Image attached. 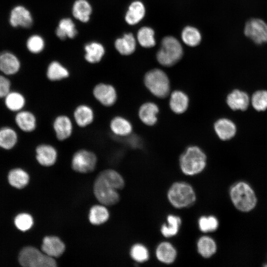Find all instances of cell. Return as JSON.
I'll return each instance as SVG.
<instances>
[{
    "label": "cell",
    "mask_w": 267,
    "mask_h": 267,
    "mask_svg": "<svg viewBox=\"0 0 267 267\" xmlns=\"http://www.w3.org/2000/svg\"><path fill=\"white\" fill-rule=\"evenodd\" d=\"M14 223L18 229L21 231H26L31 228L33 224L32 216L27 213H21L15 218Z\"/></svg>",
    "instance_id": "obj_43"
},
{
    "label": "cell",
    "mask_w": 267,
    "mask_h": 267,
    "mask_svg": "<svg viewBox=\"0 0 267 267\" xmlns=\"http://www.w3.org/2000/svg\"><path fill=\"white\" fill-rule=\"evenodd\" d=\"M4 98L5 106L12 112L23 110L26 104L25 96L19 91H10Z\"/></svg>",
    "instance_id": "obj_27"
},
{
    "label": "cell",
    "mask_w": 267,
    "mask_h": 267,
    "mask_svg": "<svg viewBox=\"0 0 267 267\" xmlns=\"http://www.w3.org/2000/svg\"><path fill=\"white\" fill-rule=\"evenodd\" d=\"M97 163V157L92 151L87 148H80L73 154L71 166L76 172L88 173L92 172Z\"/></svg>",
    "instance_id": "obj_8"
},
{
    "label": "cell",
    "mask_w": 267,
    "mask_h": 267,
    "mask_svg": "<svg viewBox=\"0 0 267 267\" xmlns=\"http://www.w3.org/2000/svg\"><path fill=\"white\" fill-rule=\"evenodd\" d=\"M21 67L20 60L13 53L3 51L0 53V71L5 75H13Z\"/></svg>",
    "instance_id": "obj_17"
},
{
    "label": "cell",
    "mask_w": 267,
    "mask_h": 267,
    "mask_svg": "<svg viewBox=\"0 0 267 267\" xmlns=\"http://www.w3.org/2000/svg\"><path fill=\"white\" fill-rule=\"evenodd\" d=\"M108 126L110 132L114 135L120 137L129 136L133 130L131 122L121 115L112 117L109 121Z\"/></svg>",
    "instance_id": "obj_14"
},
{
    "label": "cell",
    "mask_w": 267,
    "mask_h": 267,
    "mask_svg": "<svg viewBox=\"0 0 267 267\" xmlns=\"http://www.w3.org/2000/svg\"><path fill=\"white\" fill-rule=\"evenodd\" d=\"M19 262L20 265L27 267H54L56 263L54 259L37 248L28 246L20 252Z\"/></svg>",
    "instance_id": "obj_6"
},
{
    "label": "cell",
    "mask_w": 267,
    "mask_h": 267,
    "mask_svg": "<svg viewBox=\"0 0 267 267\" xmlns=\"http://www.w3.org/2000/svg\"><path fill=\"white\" fill-rule=\"evenodd\" d=\"M137 38L139 44L144 47H151L155 44L154 32L151 28H140L137 32Z\"/></svg>",
    "instance_id": "obj_38"
},
{
    "label": "cell",
    "mask_w": 267,
    "mask_h": 267,
    "mask_svg": "<svg viewBox=\"0 0 267 267\" xmlns=\"http://www.w3.org/2000/svg\"><path fill=\"white\" fill-rule=\"evenodd\" d=\"M10 185L17 188H22L28 183L29 177L26 172L20 168L11 170L8 175Z\"/></svg>",
    "instance_id": "obj_33"
},
{
    "label": "cell",
    "mask_w": 267,
    "mask_h": 267,
    "mask_svg": "<svg viewBox=\"0 0 267 267\" xmlns=\"http://www.w3.org/2000/svg\"><path fill=\"white\" fill-rule=\"evenodd\" d=\"M227 105L232 110H246L249 103L248 95L244 92L235 89L227 97Z\"/></svg>",
    "instance_id": "obj_23"
},
{
    "label": "cell",
    "mask_w": 267,
    "mask_h": 267,
    "mask_svg": "<svg viewBox=\"0 0 267 267\" xmlns=\"http://www.w3.org/2000/svg\"><path fill=\"white\" fill-rule=\"evenodd\" d=\"M85 50V59L91 64L100 62L105 54L104 46L98 42H91L86 44Z\"/></svg>",
    "instance_id": "obj_24"
},
{
    "label": "cell",
    "mask_w": 267,
    "mask_h": 267,
    "mask_svg": "<svg viewBox=\"0 0 267 267\" xmlns=\"http://www.w3.org/2000/svg\"><path fill=\"white\" fill-rule=\"evenodd\" d=\"M18 139L17 133L12 128L4 127L0 128V148L10 150L16 145Z\"/></svg>",
    "instance_id": "obj_30"
},
{
    "label": "cell",
    "mask_w": 267,
    "mask_h": 267,
    "mask_svg": "<svg viewBox=\"0 0 267 267\" xmlns=\"http://www.w3.org/2000/svg\"><path fill=\"white\" fill-rule=\"evenodd\" d=\"M44 41L43 38L38 35L30 36L26 43V46L28 50L34 54L41 52L44 47Z\"/></svg>",
    "instance_id": "obj_41"
},
{
    "label": "cell",
    "mask_w": 267,
    "mask_h": 267,
    "mask_svg": "<svg viewBox=\"0 0 267 267\" xmlns=\"http://www.w3.org/2000/svg\"><path fill=\"white\" fill-rule=\"evenodd\" d=\"M244 33L257 44L267 43V23L260 18H251L245 24Z\"/></svg>",
    "instance_id": "obj_11"
},
{
    "label": "cell",
    "mask_w": 267,
    "mask_h": 267,
    "mask_svg": "<svg viewBox=\"0 0 267 267\" xmlns=\"http://www.w3.org/2000/svg\"><path fill=\"white\" fill-rule=\"evenodd\" d=\"M65 249L64 243L56 236H46L43 239L42 251L50 257L53 258L60 256Z\"/></svg>",
    "instance_id": "obj_19"
},
{
    "label": "cell",
    "mask_w": 267,
    "mask_h": 267,
    "mask_svg": "<svg viewBox=\"0 0 267 267\" xmlns=\"http://www.w3.org/2000/svg\"><path fill=\"white\" fill-rule=\"evenodd\" d=\"M109 217V212L105 206L95 205L90 210L89 220L91 223L98 225L105 222Z\"/></svg>",
    "instance_id": "obj_36"
},
{
    "label": "cell",
    "mask_w": 267,
    "mask_h": 267,
    "mask_svg": "<svg viewBox=\"0 0 267 267\" xmlns=\"http://www.w3.org/2000/svg\"><path fill=\"white\" fill-rule=\"evenodd\" d=\"M33 18L30 12L24 6L17 5L10 12L9 22L14 27H31L33 24Z\"/></svg>",
    "instance_id": "obj_15"
},
{
    "label": "cell",
    "mask_w": 267,
    "mask_h": 267,
    "mask_svg": "<svg viewBox=\"0 0 267 267\" xmlns=\"http://www.w3.org/2000/svg\"><path fill=\"white\" fill-rule=\"evenodd\" d=\"M130 255L132 259L137 263H144L149 259V252L147 248L141 244H135L131 248Z\"/></svg>",
    "instance_id": "obj_39"
},
{
    "label": "cell",
    "mask_w": 267,
    "mask_h": 267,
    "mask_svg": "<svg viewBox=\"0 0 267 267\" xmlns=\"http://www.w3.org/2000/svg\"><path fill=\"white\" fill-rule=\"evenodd\" d=\"M252 104L257 111H264L267 109V91L259 90L255 92L252 97Z\"/></svg>",
    "instance_id": "obj_42"
},
{
    "label": "cell",
    "mask_w": 267,
    "mask_h": 267,
    "mask_svg": "<svg viewBox=\"0 0 267 267\" xmlns=\"http://www.w3.org/2000/svg\"><path fill=\"white\" fill-rule=\"evenodd\" d=\"M93 191L96 199L104 205H113L119 200L117 190L99 176L94 182Z\"/></svg>",
    "instance_id": "obj_10"
},
{
    "label": "cell",
    "mask_w": 267,
    "mask_h": 267,
    "mask_svg": "<svg viewBox=\"0 0 267 267\" xmlns=\"http://www.w3.org/2000/svg\"><path fill=\"white\" fill-rule=\"evenodd\" d=\"M229 193L233 204L241 211H250L256 205L257 198L253 190L244 182H239L233 185Z\"/></svg>",
    "instance_id": "obj_3"
},
{
    "label": "cell",
    "mask_w": 267,
    "mask_h": 267,
    "mask_svg": "<svg viewBox=\"0 0 267 267\" xmlns=\"http://www.w3.org/2000/svg\"><path fill=\"white\" fill-rule=\"evenodd\" d=\"M189 98L183 91L176 90L171 94L169 106L171 110L177 114L185 112L188 107Z\"/></svg>",
    "instance_id": "obj_21"
},
{
    "label": "cell",
    "mask_w": 267,
    "mask_h": 267,
    "mask_svg": "<svg viewBox=\"0 0 267 267\" xmlns=\"http://www.w3.org/2000/svg\"><path fill=\"white\" fill-rule=\"evenodd\" d=\"M36 159L44 167H50L55 164L58 158V150L52 144L42 142L35 148Z\"/></svg>",
    "instance_id": "obj_13"
},
{
    "label": "cell",
    "mask_w": 267,
    "mask_h": 267,
    "mask_svg": "<svg viewBox=\"0 0 267 267\" xmlns=\"http://www.w3.org/2000/svg\"><path fill=\"white\" fill-rule=\"evenodd\" d=\"M198 226L202 232H212L218 228L219 222L214 216H202L198 220Z\"/></svg>",
    "instance_id": "obj_40"
},
{
    "label": "cell",
    "mask_w": 267,
    "mask_h": 267,
    "mask_svg": "<svg viewBox=\"0 0 267 267\" xmlns=\"http://www.w3.org/2000/svg\"><path fill=\"white\" fill-rule=\"evenodd\" d=\"M116 190L122 189L125 185L124 180L122 176L117 171L112 169H106L101 172L98 175Z\"/></svg>",
    "instance_id": "obj_34"
},
{
    "label": "cell",
    "mask_w": 267,
    "mask_h": 267,
    "mask_svg": "<svg viewBox=\"0 0 267 267\" xmlns=\"http://www.w3.org/2000/svg\"><path fill=\"white\" fill-rule=\"evenodd\" d=\"M91 12V6L87 0H77L75 1L72 14L76 19L83 23L88 22Z\"/></svg>",
    "instance_id": "obj_29"
},
{
    "label": "cell",
    "mask_w": 267,
    "mask_h": 267,
    "mask_svg": "<svg viewBox=\"0 0 267 267\" xmlns=\"http://www.w3.org/2000/svg\"><path fill=\"white\" fill-rule=\"evenodd\" d=\"M144 83L149 91L158 98H165L170 92V84L168 77L159 69H154L146 73Z\"/></svg>",
    "instance_id": "obj_5"
},
{
    "label": "cell",
    "mask_w": 267,
    "mask_h": 267,
    "mask_svg": "<svg viewBox=\"0 0 267 267\" xmlns=\"http://www.w3.org/2000/svg\"><path fill=\"white\" fill-rule=\"evenodd\" d=\"M181 38L183 42L190 46H195L199 44L201 36L199 31L195 28L187 26L184 28L181 33Z\"/></svg>",
    "instance_id": "obj_37"
},
{
    "label": "cell",
    "mask_w": 267,
    "mask_h": 267,
    "mask_svg": "<svg viewBox=\"0 0 267 267\" xmlns=\"http://www.w3.org/2000/svg\"><path fill=\"white\" fill-rule=\"evenodd\" d=\"M116 50L122 55H129L132 54L136 47V42L132 33H127L115 42Z\"/></svg>",
    "instance_id": "obj_26"
},
{
    "label": "cell",
    "mask_w": 267,
    "mask_h": 267,
    "mask_svg": "<svg viewBox=\"0 0 267 267\" xmlns=\"http://www.w3.org/2000/svg\"><path fill=\"white\" fill-rule=\"evenodd\" d=\"M168 199L175 208H184L189 207L196 201V194L192 187L185 182L173 183L168 191Z\"/></svg>",
    "instance_id": "obj_2"
},
{
    "label": "cell",
    "mask_w": 267,
    "mask_h": 267,
    "mask_svg": "<svg viewBox=\"0 0 267 267\" xmlns=\"http://www.w3.org/2000/svg\"><path fill=\"white\" fill-rule=\"evenodd\" d=\"M207 163V157L198 146H188L179 158V166L182 172L186 175L193 176L203 171Z\"/></svg>",
    "instance_id": "obj_1"
},
{
    "label": "cell",
    "mask_w": 267,
    "mask_h": 267,
    "mask_svg": "<svg viewBox=\"0 0 267 267\" xmlns=\"http://www.w3.org/2000/svg\"><path fill=\"white\" fill-rule=\"evenodd\" d=\"M159 110L157 105L152 102L142 104L138 111L139 118L146 125L152 126L157 122Z\"/></svg>",
    "instance_id": "obj_20"
},
{
    "label": "cell",
    "mask_w": 267,
    "mask_h": 267,
    "mask_svg": "<svg viewBox=\"0 0 267 267\" xmlns=\"http://www.w3.org/2000/svg\"><path fill=\"white\" fill-rule=\"evenodd\" d=\"M11 82L5 76L0 75V98L4 97L10 91Z\"/></svg>",
    "instance_id": "obj_44"
},
{
    "label": "cell",
    "mask_w": 267,
    "mask_h": 267,
    "mask_svg": "<svg viewBox=\"0 0 267 267\" xmlns=\"http://www.w3.org/2000/svg\"><path fill=\"white\" fill-rule=\"evenodd\" d=\"M145 7L140 1H134L130 5L125 15L126 22L131 25L138 23L144 16Z\"/></svg>",
    "instance_id": "obj_28"
},
{
    "label": "cell",
    "mask_w": 267,
    "mask_h": 267,
    "mask_svg": "<svg viewBox=\"0 0 267 267\" xmlns=\"http://www.w3.org/2000/svg\"><path fill=\"white\" fill-rule=\"evenodd\" d=\"M91 94L98 103L105 108L114 106L118 99L116 88L107 82H100L95 84L91 89Z\"/></svg>",
    "instance_id": "obj_7"
},
{
    "label": "cell",
    "mask_w": 267,
    "mask_h": 267,
    "mask_svg": "<svg viewBox=\"0 0 267 267\" xmlns=\"http://www.w3.org/2000/svg\"><path fill=\"white\" fill-rule=\"evenodd\" d=\"M70 76L69 69L58 61H51L46 68L45 77L49 82H61L68 79Z\"/></svg>",
    "instance_id": "obj_18"
},
{
    "label": "cell",
    "mask_w": 267,
    "mask_h": 267,
    "mask_svg": "<svg viewBox=\"0 0 267 267\" xmlns=\"http://www.w3.org/2000/svg\"><path fill=\"white\" fill-rule=\"evenodd\" d=\"M197 247L199 254L205 258L212 257L217 250L215 241L212 238L207 236H203L198 239Z\"/></svg>",
    "instance_id": "obj_32"
},
{
    "label": "cell",
    "mask_w": 267,
    "mask_h": 267,
    "mask_svg": "<svg viewBox=\"0 0 267 267\" xmlns=\"http://www.w3.org/2000/svg\"><path fill=\"white\" fill-rule=\"evenodd\" d=\"M266 266H267V265H266Z\"/></svg>",
    "instance_id": "obj_45"
},
{
    "label": "cell",
    "mask_w": 267,
    "mask_h": 267,
    "mask_svg": "<svg viewBox=\"0 0 267 267\" xmlns=\"http://www.w3.org/2000/svg\"><path fill=\"white\" fill-rule=\"evenodd\" d=\"M182 54V47L178 41L168 36L162 41L161 47L157 53V59L162 65L169 67L178 62Z\"/></svg>",
    "instance_id": "obj_4"
},
{
    "label": "cell",
    "mask_w": 267,
    "mask_h": 267,
    "mask_svg": "<svg viewBox=\"0 0 267 267\" xmlns=\"http://www.w3.org/2000/svg\"><path fill=\"white\" fill-rule=\"evenodd\" d=\"M157 259L162 263H173L177 257V251L172 244L168 242L160 243L156 250Z\"/></svg>",
    "instance_id": "obj_25"
},
{
    "label": "cell",
    "mask_w": 267,
    "mask_h": 267,
    "mask_svg": "<svg viewBox=\"0 0 267 267\" xmlns=\"http://www.w3.org/2000/svg\"><path fill=\"white\" fill-rule=\"evenodd\" d=\"M167 220L168 225L164 224L161 227V232L164 236L171 237L178 232L181 223V219L178 216L170 215Z\"/></svg>",
    "instance_id": "obj_35"
},
{
    "label": "cell",
    "mask_w": 267,
    "mask_h": 267,
    "mask_svg": "<svg viewBox=\"0 0 267 267\" xmlns=\"http://www.w3.org/2000/svg\"><path fill=\"white\" fill-rule=\"evenodd\" d=\"M15 122L18 128L25 133H32L38 127L37 116L29 110L23 109L17 112Z\"/></svg>",
    "instance_id": "obj_16"
},
{
    "label": "cell",
    "mask_w": 267,
    "mask_h": 267,
    "mask_svg": "<svg viewBox=\"0 0 267 267\" xmlns=\"http://www.w3.org/2000/svg\"><path fill=\"white\" fill-rule=\"evenodd\" d=\"M214 127L217 135L223 140L230 139L234 136L236 133L235 124L226 118L218 120L214 124Z\"/></svg>",
    "instance_id": "obj_22"
},
{
    "label": "cell",
    "mask_w": 267,
    "mask_h": 267,
    "mask_svg": "<svg viewBox=\"0 0 267 267\" xmlns=\"http://www.w3.org/2000/svg\"><path fill=\"white\" fill-rule=\"evenodd\" d=\"M75 126L72 117L64 113L56 115L51 123L55 137L60 142L66 141L72 137Z\"/></svg>",
    "instance_id": "obj_9"
},
{
    "label": "cell",
    "mask_w": 267,
    "mask_h": 267,
    "mask_svg": "<svg viewBox=\"0 0 267 267\" xmlns=\"http://www.w3.org/2000/svg\"><path fill=\"white\" fill-rule=\"evenodd\" d=\"M77 34L75 25L70 18H63L59 21L56 30V35L59 39L61 40H65L66 38L73 39Z\"/></svg>",
    "instance_id": "obj_31"
},
{
    "label": "cell",
    "mask_w": 267,
    "mask_h": 267,
    "mask_svg": "<svg viewBox=\"0 0 267 267\" xmlns=\"http://www.w3.org/2000/svg\"><path fill=\"white\" fill-rule=\"evenodd\" d=\"M71 117L75 126L80 129H85L94 123L95 112L89 104L81 103L74 107Z\"/></svg>",
    "instance_id": "obj_12"
}]
</instances>
